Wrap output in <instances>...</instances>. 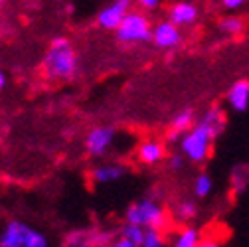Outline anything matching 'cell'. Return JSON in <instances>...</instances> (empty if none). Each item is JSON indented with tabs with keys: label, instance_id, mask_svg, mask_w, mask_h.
Returning <instances> with one entry per match:
<instances>
[{
	"label": "cell",
	"instance_id": "obj_1",
	"mask_svg": "<svg viewBox=\"0 0 249 247\" xmlns=\"http://www.w3.org/2000/svg\"><path fill=\"white\" fill-rule=\"evenodd\" d=\"M44 71L52 79H71L77 73V53L68 38H53L44 57Z\"/></svg>",
	"mask_w": 249,
	"mask_h": 247
},
{
	"label": "cell",
	"instance_id": "obj_2",
	"mask_svg": "<svg viewBox=\"0 0 249 247\" xmlns=\"http://www.w3.org/2000/svg\"><path fill=\"white\" fill-rule=\"evenodd\" d=\"M215 135L204 125V123L198 119L196 125L192 129H188L186 133L180 135L178 139V148L180 152L186 157V160L192 164H202L210 159L212 154V146L215 142Z\"/></svg>",
	"mask_w": 249,
	"mask_h": 247
},
{
	"label": "cell",
	"instance_id": "obj_3",
	"mask_svg": "<svg viewBox=\"0 0 249 247\" xmlns=\"http://www.w3.org/2000/svg\"><path fill=\"white\" fill-rule=\"evenodd\" d=\"M152 24L148 16L141 10H131L127 16L123 18L119 28L115 30V36L121 44L133 46V44H144L152 40Z\"/></svg>",
	"mask_w": 249,
	"mask_h": 247
},
{
	"label": "cell",
	"instance_id": "obj_4",
	"mask_svg": "<svg viewBox=\"0 0 249 247\" xmlns=\"http://www.w3.org/2000/svg\"><path fill=\"white\" fill-rule=\"evenodd\" d=\"M124 222L139 224L144 228H166L168 213L164 206L154 198H142L129 206V210L124 212Z\"/></svg>",
	"mask_w": 249,
	"mask_h": 247
},
{
	"label": "cell",
	"instance_id": "obj_5",
	"mask_svg": "<svg viewBox=\"0 0 249 247\" xmlns=\"http://www.w3.org/2000/svg\"><path fill=\"white\" fill-rule=\"evenodd\" d=\"M0 247H48V239L22 222H8L0 231Z\"/></svg>",
	"mask_w": 249,
	"mask_h": 247
},
{
	"label": "cell",
	"instance_id": "obj_6",
	"mask_svg": "<svg viewBox=\"0 0 249 247\" xmlns=\"http://www.w3.org/2000/svg\"><path fill=\"white\" fill-rule=\"evenodd\" d=\"M180 26H176L172 20H162L152 28V44L159 50H174L182 42Z\"/></svg>",
	"mask_w": 249,
	"mask_h": 247
},
{
	"label": "cell",
	"instance_id": "obj_7",
	"mask_svg": "<svg viewBox=\"0 0 249 247\" xmlns=\"http://www.w3.org/2000/svg\"><path fill=\"white\" fill-rule=\"evenodd\" d=\"M131 4L133 0H115L113 4H109L107 8H103L97 16V24L103 30H117L119 24L123 22V18L131 12Z\"/></svg>",
	"mask_w": 249,
	"mask_h": 247
},
{
	"label": "cell",
	"instance_id": "obj_8",
	"mask_svg": "<svg viewBox=\"0 0 249 247\" xmlns=\"http://www.w3.org/2000/svg\"><path fill=\"white\" fill-rule=\"evenodd\" d=\"M113 139H115V129L113 127H95L85 137V148H87V152L91 154V157L99 159L109 150Z\"/></svg>",
	"mask_w": 249,
	"mask_h": 247
},
{
	"label": "cell",
	"instance_id": "obj_9",
	"mask_svg": "<svg viewBox=\"0 0 249 247\" xmlns=\"http://www.w3.org/2000/svg\"><path fill=\"white\" fill-rule=\"evenodd\" d=\"M200 10L194 2H188V0H180V2H174L168 10V20H172L176 26L180 28H190L198 22Z\"/></svg>",
	"mask_w": 249,
	"mask_h": 247
},
{
	"label": "cell",
	"instance_id": "obj_10",
	"mask_svg": "<svg viewBox=\"0 0 249 247\" xmlns=\"http://www.w3.org/2000/svg\"><path fill=\"white\" fill-rule=\"evenodd\" d=\"M226 103L235 113H245L249 109V79H237L228 89Z\"/></svg>",
	"mask_w": 249,
	"mask_h": 247
},
{
	"label": "cell",
	"instance_id": "obj_11",
	"mask_svg": "<svg viewBox=\"0 0 249 247\" xmlns=\"http://www.w3.org/2000/svg\"><path fill=\"white\" fill-rule=\"evenodd\" d=\"M137 159L146 166H157L166 159V148L160 141H144L137 150Z\"/></svg>",
	"mask_w": 249,
	"mask_h": 247
},
{
	"label": "cell",
	"instance_id": "obj_12",
	"mask_svg": "<svg viewBox=\"0 0 249 247\" xmlns=\"http://www.w3.org/2000/svg\"><path fill=\"white\" fill-rule=\"evenodd\" d=\"M119 237L121 239L113 241L115 247H142V243H144V226L124 222V226L121 228Z\"/></svg>",
	"mask_w": 249,
	"mask_h": 247
},
{
	"label": "cell",
	"instance_id": "obj_13",
	"mask_svg": "<svg viewBox=\"0 0 249 247\" xmlns=\"http://www.w3.org/2000/svg\"><path fill=\"white\" fill-rule=\"evenodd\" d=\"M200 121L204 123V125L215 135V137H220L224 131H226V125H228V117H226V111L222 107H217V105H212L202 117Z\"/></svg>",
	"mask_w": 249,
	"mask_h": 247
},
{
	"label": "cell",
	"instance_id": "obj_14",
	"mask_svg": "<svg viewBox=\"0 0 249 247\" xmlns=\"http://www.w3.org/2000/svg\"><path fill=\"white\" fill-rule=\"evenodd\" d=\"M194 125H196V113H194V109L186 107V109L178 111V113L174 115L172 123H170V129H172V133H170V141H174V139L178 141L182 133H186L188 129H192Z\"/></svg>",
	"mask_w": 249,
	"mask_h": 247
},
{
	"label": "cell",
	"instance_id": "obj_15",
	"mask_svg": "<svg viewBox=\"0 0 249 247\" xmlns=\"http://www.w3.org/2000/svg\"><path fill=\"white\" fill-rule=\"evenodd\" d=\"M202 243H204L202 231L196 226H184L172 239V245L176 247H198Z\"/></svg>",
	"mask_w": 249,
	"mask_h": 247
},
{
	"label": "cell",
	"instance_id": "obj_16",
	"mask_svg": "<svg viewBox=\"0 0 249 247\" xmlns=\"http://www.w3.org/2000/svg\"><path fill=\"white\" fill-rule=\"evenodd\" d=\"M123 176H124V168L119 164H103V166H97L91 170V178L97 184H111Z\"/></svg>",
	"mask_w": 249,
	"mask_h": 247
},
{
	"label": "cell",
	"instance_id": "obj_17",
	"mask_svg": "<svg viewBox=\"0 0 249 247\" xmlns=\"http://www.w3.org/2000/svg\"><path fill=\"white\" fill-rule=\"evenodd\" d=\"M230 184L235 194H243L249 188V164H235L230 174Z\"/></svg>",
	"mask_w": 249,
	"mask_h": 247
},
{
	"label": "cell",
	"instance_id": "obj_18",
	"mask_svg": "<svg viewBox=\"0 0 249 247\" xmlns=\"http://www.w3.org/2000/svg\"><path fill=\"white\" fill-rule=\"evenodd\" d=\"M243 20L237 18V16H226L222 18L220 22H217V30H220L222 36H228V38H237L243 34Z\"/></svg>",
	"mask_w": 249,
	"mask_h": 247
},
{
	"label": "cell",
	"instance_id": "obj_19",
	"mask_svg": "<svg viewBox=\"0 0 249 247\" xmlns=\"http://www.w3.org/2000/svg\"><path fill=\"white\" fill-rule=\"evenodd\" d=\"M198 215V206L194 200H180L176 206H174V218L180 222V224H186V222H192L196 220Z\"/></svg>",
	"mask_w": 249,
	"mask_h": 247
},
{
	"label": "cell",
	"instance_id": "obj_20",
	"mask_svg": "<svg viewBox=\"0 0 249 247\" xmlns=\"http://www.w3.org/2000/svg\"><path fill=\"white\" fill-rule=\"evenodd\" d=\"M212 190H213V180H212V176H210L208 172L196 174V178H194V182H192V192H194V196L202 200V198H208V196L212 194Z\"/></svg>",
	"mask_w": 249,
	"mask_h": 247
},
{
	"label": "cell",
	"instance_id": "obj_21",
	"mask_svg": "<svg viewBox=\"0 0 249 247\" xmlns=\"http://www.w3.org/2000/svg\"><path fill=\"white\" fill-rule=\"evenodd\" d=\"M166 239L162 228H144V243L142 247H164Z\"/></svg>",
	"mask_w": 249,
	"mask_h": 247
},
{
	"label": "cell",
	"instance_id": "obj_22",
	"mask_svg": "<svg viewBox=\"0 0 249 247\" xmlns=\"http://www.w3.org/2000/svg\"><path fill=\"white\" fill-rule=\"evenodd\" d=\"M184 164H186V157H184L182 152L172 154V157L168 159V168H170L172 172H180V170L184 168Z\"/></svg>",
	"mask_w": 249,
	"mask_h": 247
},
{
	"label": "cell",
	"instance_id": "obj_23",
	"mask_svg": "<svg viewBox=\"0 0 249 247\" xmlns=\"http://www.w3.org/2000/svg\"><path fill=\"white\" fill-rule=\"evenodd\" d=\"M245 4H247V0H222V6L226 10H239Z\"/></svg>",
	"mask_w": 249,
	"mask_h": 247
},
{
	"label": "cell",
	"instance_id": "obj_24",
	"mask_svg": "<svg viewBox=\"0 0 249 247\" xmlns=\"http://www.w3.org/2000/svg\"><path fill=\"white\" fill-rule=\"evenodd\" d=\"M135 2L142 8V10H154V8H159L162 0H135Z\"/></svg>",
	"mask_w": 249,
	"mask_h": 247
},
{
	"label": "cell",
	"instance_id": "obj_25",
	"mask_svg": "<svg viewBox=\"0 0 249 247\" xmlns=\"http://www.w3.org/2000/svg\"><path fill=\"white\" fill-rule=\"evenodd\" d=\"M6 85V77H4V73L2 71H0V89H2Z\"/></svg>",
	"mask_w": 249,
	"mask_h": 247
},
{
	"label": "cell",
	"instance_id": "obj_26",
	"mask_svg": "<svg viewBox=\"0 0 249 247\" xmlns=\"http://www.w3.org/2000/svg\"><path fill=\"white\" fill-rule=\"evenodd\" d=\"M2 2H4V0H0V4H2Z\"/></svg>",
	"mask_w": 249,
	"mask_h": 247
}]
</instances>
